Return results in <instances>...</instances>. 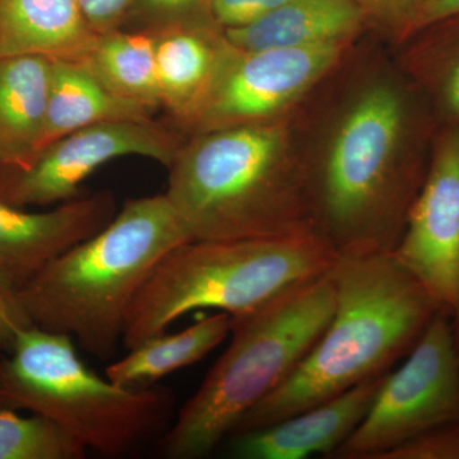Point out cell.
Listing matches in <instances>:
<instances>
[{
	"mask_svg": "<svg viewBox=\"0 0 459 459\" xmlns=\"http://www.w3.org/2000/svg\"><path fill=\"white\" fill-rule=\"evenodd\" d=\"M328 273L334 310L327 328L294 373L231 435L274 424L385 376L442 312L394 253L338 255Z\"/></svg>",
	"mask_w": 459,
	"mask_h": 459,
	"instance_id": "cell-1",
	"label": "cell"
},
{
	"mask_svg": "<svg viewBox=\"0 0 459 459\" xmlns=\"http://www.w3.org/2000/svg\"><path fill=\"white\" fill-rule=\"evenodd\" d=\"M189 240L165 193L128 199L107 226L21 287L23 307L36 327L66 334L105 360L122 342L129 307L156 265Z\"/></svg>",
	"mask_w": 459,
	"mask_h": 459,
	"instance_id": "cell-2",
	"label": "cell"
},
{
	"mask_svg": "<svg viewBox=\"0 0 459 459\" xmlns=\"http://www.w3.org/2000/svg\"><path fill=\"white\" fill-rule=\"evenodd\" d=\"M412 128L394 87L368 90L344 117L310 181L314 234L338 255L394 253L430 161L404 157Z\"/></svg>",
	"mask_w": 459,
	"mask_h": 459,
	"instance_id": "cell-3",
	"label": "cell"
},
{
	"mask_svg": "<svg viewBox=\"0 0 459 459\" xmlns=\"http://www.w3.org/2000/svg\"><path fill=\"white\" fill-rule=\"evenodd\" d=\"M168 169L165 195L193 240L314 234L309 186L268 122L193 134Z\"/></svg>",
	"mask_w": 459,
	"mask_h": 459,
	"instance_id": "cell-4",
	"label": "cell"
},
{
	"mask_svg": "<svg viewBox=\"0 0 459 459\" xmlns=\"http://www.w3.org/2000/svg\"><path fill=\"white\" fill-rule=\"evenodd\" d=\"M334 310L329 273L231 318V341L159 440L162 457H208L255 404L294 373Z\"/></svg>",
	"mask_w": 459,
	"mask_h": 459,
	"instance_id": "cell-5",
	"label": "cell"
},
{
	"mask_svg": "<svg viewBox=\"0 0 459 459\" xmlns=\"http://www.w3.org/2000/svg\"><path fill=\"white\" fill-rule=\"evenodd\" d=\"M337 258L316 234L186 241L142 286L126 314L122 342L131 350L199 309L231 318L255 312L327 273Z\"/></svg>",
	"mask_w": 459,
	"mask_h": 459,
	"instance_id": "cell-6",
	"label": "cell"
},
{
	"mask_svg": "<svg viewBox=\"0 0 459 459\" xmlns=\"http://www.w3.org/2000/svg\"><path fill=\"white\" fill-rule=\"evenodd\" d=\"M0 406L50 419L87 451L110 458L161 439L174 420L170 389L115 385L84 364L71 337L36 325L3 360Z\"/></svg>",
	"mask_w": 459,
	"mask_h": 459,
	"instance_id": "cell-7",
	"label": "cell"
},
{
	"mask_svg": "<svg viewBox=\"0 0 459 459\" xmlns=\"http://www.w3.org/2000/svg\"><path fill=\"white\" fill-rule=\"evenodd\" d=\"M459 422V356L451 316L431 320L403 364L383 377L367 416L332 458L385 459L421 435Z\"/></svg>",
	"mask_w": 459,
	"mask_h": 459,
	"instance_id": "cell-8",
	"label": "cell"
},
{
	"mask_svg": "<svg viewBox=\"0 0 459 459\" xmlns=\"http://www.w3.org/2000/svg\"><path fill=\"white\" fill-rule=\"evenodd\" d=\"M183 142L172 124L152 119L86 126L53 142L23 170H0V199L23 208L65 204L108 162L138 156L169 168Z\"/></svg>",
	"mask_w": 459,
	"mask_h": 459,
	"instance_id": "cell-9",
	"label": "cell"
},
{
	"mask_svg": "<svg viewBox=\"0 0 459 459\" xmlns=\"http://www.w3.org/2000/svg\"><path fill=\"white\" fill-rule=\"evenodd\" d=\"M340 44L255 51L232 48L207 98L183 129L197 134L267 123L327 74L341 56Z\"/></svg>",
	"mask_w": 459,
	"mask_h": 459,
	"instance_id": "cell-10",
	"label": "cell"
},
{
	"mask_svg": "<svg viewBox=\"0 0 459 459\" xmlns=\"http://www.w3.org/2000/svg\"><path fill=\"white\" fill-rule=\"evenodd\" d=\"M394 255L451 314L459 280V124L435 133L427 174Z\"/></svg>",
	"mask_w": 459,
	"mask_h": 459,
	"instance_id": "cell-11",
	"label": "cell"
},
{
	"mask_svg": "<svg viewBox=\"0 0 459 459\" xmlns=\"http://www.w3.org/2000/svg\"><path fill=\"white\" fill-rule=\"evenodd\" d=\"M113 193L77 197L42 212L0 199V272L22 287L66 250L113 220Z\"/></svg>",
	"mask_w": 459,
	"mask_h": 459,
	"instance_id": "cell-12",
	"label": "cell"
},
{
	"mask_svg": "<svg viewBox=\"0 0 459 459\" xmlns=\"http://www.w3.org/2000/svg\"><path fill=\"white\" fill-rule=\"evenodd\" d=\"M385 377L367 380L274 424L231 435L225 442L230 457L305 459L323 455L332 458L367 416Z\"/></svg>",
	"mask_w": 459,
	"mask_h": 459,
	"instance_id": "cell-13",
	"label": "cell"
},
{
	"mask_svg": "<svg viewBox=\"0 0 459 459\" xmlns=\"http://www.w3.org/2000/svg\"><path fill=\"white\" fill-rule=\"evenodd\" d=\"M155 36L161 108L183 128L207 98L232 47L204 22H177L150 30Z\"/></svg>",
	"mask_w": 459,
	"mask_h": 459,
	"instance_id": "cell-14",
	"label": "cell"
},
{
	"mask_svg": "<svg viewBox=\"0 0 459 459\" xmlns=\"http://www.w3.org/2000/svg\"><path fill=\"white\" fill-rule=\"evenodd\" d=\"M96 39L78 0H0V57L82 63Z\"/></svg>",
	"mask_w": 459,
	"mask_h": 459,
	"instance_id": "cell-15",
	"label": "cell"
},
{
	"mask_svg": "<svg viewBox=\"0 0 459 459\" xmlns=\"http://www.w3.org/2000/svg\"><path fill=\"white\" fill-rule=\"evenodd\" d=\"M49 83V57H0V170H23L40 153Z\"/></svg>",
	"mask_w": 459,
	"mask_h": 459,
	"instance_id": "cell-16",
	"label": "cell"
},
{
	"mask_svg": "<svg viewBox=\"0 0 459 459\" xmlns=\"http://www.w3.org/2000/svg\"><path fill=\"white\" fill-rule=\"evenodd\" d=\"M361 9L356 0H291L261 20L223 30L241 51L338 44L358 29Z\"/></svg>",
	"mask_w": 459,
	"mask_h": 459,
	"instance_id": "cell-17",
	"label": "cell"
},
{
	"mask_svg": "<svg viewBox=\"0 0 459 459\" xmlns=\"http://www.w3.org/2000/svg\"><path fill=\"white\" fill-rule=\"evenodd\" d=\"M152 119V111L114 95L82 63L50 59L40 152L69 133L117 120Z\"/></svg>",
	"mask_w": 459,
	"mask_h": 459,
	"instance_id": "cell-18",
	"label": "cell"
},
{
	"mask_svg": "<svg viewBox=\"0 0 459 459\" xmlns=\"http://www.w3.org/2000/svg\"><path fill=\"white\" fill-rule=\"evenodd\" d=\"M230 331L228 313L204 316L179 333L165 332L128 350L124 358L108 365L105 377L124 388L153 386L162 377L197 364L223 342Z\"/></svg>",
	"mask_w": 459,
	"mask_h": 459,
	"instance_id": "cell-19",
	"label": "cell"
},
{
	"mask_svg": "<svg viewBox=\"0 0 459 459\" xmlns=\"http://www.w3.org/2000/svg\"><path fill=\"white\" fill-rule=\"evenodd\" d=\"M82 65L114 95L155 111L161 108L152 31L119 29L99 35Z\"/></svg>",
	"mask_w": 459,
	"mask_h": 459,
	"instance_id": "cell-20",
	"label": "cell"
},
{
	"mask_svg": "<svg viewBox=\"0 0 459 459\" xmlns=\"http://www.w3.org/2000/svg\"><path fill=\"white\" fill-rule=\"evenodd\" d=\"M419 32L427 33L416 56L420 77L446 126L459 124V14Z\"/></svg>",
	"mask_w": 459,
	"mask_h": 459,
	"instance_id": "cell-21",
	"label": "cell"
},
{
	"mask_svg": "<svg viewBox=\"0 0 459 459\" xmlns=\"http://www.w3.org/2000/svg\"><path fill=\"white\" fill-rule=\"evenodd\" d=\"M87 449L50 419L0 407V459H81Z\"/></svg>",
	"mask_w": 459,
	"mask_h": 459,
	"instance_id": "cell-22",
	"label": "cell"
},
{
	"mask_svg": "<svg viewBox=\"0 0 459 459\" xmlns=\"http://www.w3.org/2000/svg\"><path fill=\"white\" fill-rule=\"evenodd\" d=\"M202 4L208 8V0H140L129 20L135 18V29L144 30L177 22H204L197 14Z\"/></svg>",
	"mask_w": 459,
	"mask_h": 459,
	"instance_id": "cell-23",
	"label": "cell"
},
{
	"mask_svg": "<svg viewBox=\"0 0 459 459\" xmlns=\"http://www.w3.org/2000/svg\"><path fill=\"white\" fill-rule=\"evenodd\" d=\"M385 459H459V422L429 431L394 449Z\"/></svg>",
	"mask_w": 459,
	"mask_h": 459,
	"instance_id": "cell-24",
	"label": "cell"
},
{
	"mask_svg": "<svg viewBox=\"0 0 459 459\" xmlns=\"http://www.w3.org/2000/svg\"><path fill=\"white\" fill-rule=\"evenodd\" d=\"M291 0H208L211 18L222 30L238 29L261 20Z\"/></svg>",
	"mask_w": 459,
	"mask_h": 459,
	"instance_id": "cell-25",
	"label": "cell"
},
{
	"mask_svg": "<svg viewBox=\"0 0 459 459\" xmlns=\"http://www.w3.org/2000/svg\"><path fill=\"white\" fill-rule=\"evenodd\" d=\"M31 325L20 287L0 272V349L5 353L11 351L17 337Z\"/></svg>",
	"mask_w": 459,
	"mask_h": 459,
	"instance_id": "cell-26",
	"label": "cell"
},
{
	"mask_svg": "<svg viewBox=\"0 0 459 459\" xmlns=\"http://www.w3.org/2000/svg\"><path fill=\"white\" fill-rule=\"evenodd\" d=\"M84 20L96 35L123 29L140 0H78Z\"/></svg>",
	"mask_w": 459,
	"mask_h": 459,
	"instance_id": "cell-27",
	"label": "cell"
},
{
	"mask_svg": "<svg viewBox=\"0 0 459 459\" xmlns=\"http://www.w3.org/2000/svg\"><path fill=\"white\" fill-rule=\"evenodd\" d=\"M457 14H459V0H424L404 26V35H415L425 27Z\"/></svg>",
	"mask_w": 459,
	"mask_h": 459,
	"instance_id": "cell-28",
	"label": "cell"
},
{
	"mask_svg": "<svg viewBox=\"0 0 459 459\" xmlns=\"http://www.w3.org/2000/svg\"><path fill=\"white\" fill-rule=\"evenodd\" d=\"M453 334H455V347H457L459 356V280L457 292H455V304H453L451 314Z\"/></svg>",
	"mask_w": 459,
	"mask_h": 459,
	"instance_id": "cell-29",
	"label": "cell"
},
{
	"mask_svg": "<svg viewBox=\"0 0 459 459\" xmlns=\"http://www.w3.org/2000/svg\"><path fill=\"white\" fill-rule=\"evenodd\" d=\"M422 2L424 0H391V5L397 9H404L407 12V20L404 22V26H406V23L409 22L410 18L413 16L416 9L421 5Z\"/></svg>",
	"mask_w": 459,
	"mask_h": 459,
	"instance_id": "cell-30",
	"label": "cell"
},
{
	"mask_svg": "<svg viewBox=\"0 0 459 459\" xmlns=\"http://www.w3.org/2000/svg\"><path fill=\"white\" fill-rule=\"evenodd\" d=\"M5 355H7V353H5L4 351H3L2 349H0V371H2L3 360H4Z\"/></svg>",
	"mask_w": 459,
	"mask_h": 459,
	"instance_id": "cell-31",
	"label": "cell"
}]
</instances>
